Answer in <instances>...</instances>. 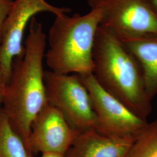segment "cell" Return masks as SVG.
<instances>
[{"instance_id": "6da1fadb", "label": "cell", "mask_w": 157, "mask_h": 157, "mask_svg": "<svg viewBox=\"0 0 157 157\" xmlns=\"http://www.w3.org/2000/svg\"><path fill=\"white\" fill-rule=\"evenodd\" d=\"M46 42L42 24L34 17L24 50L13 61L11 78L2 97V111L28 151L32 124L47 102L43 69Z\"/></svg>"}, {"instance_id": "7a4b0ae2", "label": "cell", "mask_w": 157, "mask_h": 157, "mask_svg": "<svg viewBox=\"0 0 157 157\" xmlns=\"http://www.w3.org/2000/svg\"><path fill=\"white\" fill-rule=\"evenodd\" d=\"M93 75L101 87L135 114L147 120L152 111L137 59L118 37L100 25L95 33Z\"/></svg>"}, {"instance_id": "3957f363", "label": "cell", "mask_w": 157, "mask_h": 157, "mask_svg": "<svg viewBox=\"0 0 157 157\" xmlns=\"http://www.w3.org/2000/svg\"><path fill=\"white\" fill-rule=\"evenodd\" d=\"M101 12L91 9L81 15L56 16L48 32L45 62L50 71L61 74L93 73V51Z\"/></svg>"}, {"instance_id": "277c9868", "label": "cell", "mask_w": 157, "mask_h": 157, "mask_svg": "<svg viewBox=\"0 0 157 157\" xmlns=\"http://www.w3.org/2000/svg\"><path fill=\"white\" fill-rule=\"evenodd\" d=\"M44 80L47 103L61 112L72 128L80 133L95 129L90 93L79 75L45 71Z\"/></svg>"}, {"instance_id": "5b68a950", "label": "cell", "mask_w": 157, "mask_h": 157, "mask_svg": "<svg viewBox=\"0 0 157 157\" xmlns=\"http://www.w3.org/2000/svg\"><path fill=\"white\" fill-rule=\"evenodd\" d=\"M101 12L100 25L118 39L157 35V16L146 0H89Z\"/></svg>"}, {"instance_id": "8992f818", "label": "cell", "mask_w": 157, "mask_h": 157, "mask_svg": "<svg viewBox=\"0 0 157 157\" xmlns=\"http://www.w3.org/2000/svg\"><path fill=\"white\" fill-rule=\"evenodd\" d=\"M80 76L91 98L97 118L95 130L110 137L136 139L147 125V121L104 90L93 73Z\"/></svg>"}, {"instance_id": "52a82bcc", "label": "cell", "mask_w": 157, "mask_h": 157, "mask_svg": "<svg viewBox=\"0 0 157 157\" xmlns=\"http://www.w3.org/2000/svg\"><path fill=\"white\" fill-rule=\"evenodd\" d=\"M71 11L69 8L52 6L45 0H14L3 25L0 43V67L6 84L11 78L15 58L24 50V33L32 19L41 12L58 16Z\"/></svg>"}, {"instance_id": "ba28073f", "label": "cell", "mask_w": 157, "mask_h": 157, "mask_svg": "<svg viewBox=\"0 0 157 157\" xmlns=\"http://www.w3.org/2000/svg\"><path fill=\"white\" fill-rule=\"evenodd\" d=\"M80 133L68 124L61 113L47 102L34 119L29 134L28 151L34 154H65Z\"/></svg>"}, {"instance_id": "9c48e42d", "label": "cell", "mask_w": 157, "mask_h": 157, "mask_svg": "<svg viewBox=\"0 0 157 157\" xmlns=\"http://www.w3.org/2000/svg\"><path fill=\"white\" fill-rule=\"evenodd\" d=\"M135 139L102 135L95 129L80 133L65 157H127Z\"/></svg>"}, {"instance_id": "30bf717a", "label": "cell", "mask_w": 157, "mask_h": 157, "mask_svg": "<svg viewBox=\"0 0 157 157\" xmlns=\"http://www.w3.org/2000/svg\"><path fill=\"white\" fill-rule=\"evenodd\" d=\"M140 65L151 100L157 95V35L119 39Z\"/></svg>"}, {"instance_id": "8fae6325", "label": "cell", "mask_w": 157, "mask_h": 157, "mask_svg": "<svg viewBox=\"0 0 157 157\" xmlns=\"http://www.w3.org/2000/svg\"><path fill=\"white\" fill-rule=\"evenodd\" d=\"M0 157H33L2 111L0 116Z\"/></svg>"}, {"instance_id": "7c38bea8", "label": "cell", "mask_w": 157, "mask_h": 157, "mask_svg": "<svg viewBox=\"0 0 157 157\" xmlns=\"http://www.w3.org/2000/svg\"><path fill=\"white\" fill-rule=\"evenodd\" d=\"M127 157H157V119L136 137Z\"/></svg>"}, {"instance_id": "4fadbf2b", "label": "cell", "mask_w": 157, "mask_h": 157, "mask_svg": "<svg viewBox=\"0 0 157 157\" xmlns=\"http://www.w3.org/2000/svg\"><path fill=\"white\" fill-rule=\"evenodd\" d=\"M14 0H0V43L4 23L11 10Z\"/></svg>"}, {"instance_id": "5bb4252c", "label": "cell", "mask_w": 157, "mask_h": 157, "mask_svg": "<svg viewBox=\"0 0 157 157\" xmlns=\"http://www.w3.org/2000/svg\"><path fill=\"white\" fill-rule=\"evenodd\" d=\"M6 80L4 78V75L0 67V97H2V95L4 93V90L6 89Z\"/></svg>"}, {"instance_id": "9a60e30c", "label": "cell", "mask_w": 157, "mask_h": 157, "mask_svg": "<svg viewBox=\"0 0 157 157\" xmlns=\"http://www.w3.org/2000/svg\"><path fill=\"white\" fill-rule=\"evenodd\" d=\"M40 157H65L64 154L56 152H44L41 153Z\"/></svg>"}, {"instance_id": "2e32d148", "label": "cell", "mask_w": 157, "mask_h": 157, "mask_svg": "<svg viewBox=\"0 0 157 157\" xmlns=\"http://www.w3.org/2000/svg\"><path fill=\"white\" fill-rule=\"evenodd\" d=\"M148 4L157 16V0H146Z\"/></svg>"}, {"instance_id": "e0dca14e", "label": "cell", "mask_w": 157, "mask_h": 157, "mask_svg": "<svg viewBox=\"0 0 157 157\" xmlns=\"http://www.w3.org/2000/svg\"><path fill=\"white\" fill-rule=\"evenodd\" d=\"M2 97H0V116H1V113L2 111Z\"/></svg>"}]
</instances>
